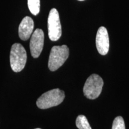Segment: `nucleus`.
Masks as SVG:
<instances>
[{
    "mask_svg": "<svg viewBox=\"0 0 129 129\" xmlns=\"http://www.w3.org/2000/svg\"><path fill=\"white\" fill-rule=\"evenodd\" d=\"M78 1H84V0H78Z\"/></svg>",
    "mask_w": 129,
    "mask_h": 129,
    "instance_id": "12",
    "label": "nucleus"
},
{
    "mask_svg": "<svg viewBox=\"0 0 129 129\" xmlns=\"http://www.w3.org/2000/svg\"><path fill=\"white\" fill-rule=\"evenodd\" d=\"M69 48L66 45L54 46L51 48L48 59V68L55 71L63 64L69 57Z\"/></svg>",
    "mask_w": 129,
    "mask_h": 129,
    "instance_id": "2",
    "label": "nucleus"
},
{
    "mask_svg": "<svg viewBox=\"0 0 129 129\" xmlns=\"http://www.w3.org/2000/svg\"><path fill=\"white\" fill-rule=\"evenodd\" d=\"M34 28V23L31 17L26 16L22 19L19 26V35L23 41L28 40L31 36Z\"/></svg>",
    "mask_w": 129,
    "mask_h": 129,
    "instance_id": "8",
    "label": "nucleus"
},
{
    "mask_svg": "<svg viewBox=\"0 0 129 129\" xmlns=\"http://www.w3.org/2000/svg\"><path fill=\"white\" fill-rule=\"evenodd\" d=\"M112 129H125L124 121L122 117L118 116L114 119Z\"/></svg>",
    "mask_w": 129,
    "mask_h": 129,
    "instance_id": "11",
    "label": "nucleus"
},
{
    "mask_svg": "<svg viewBox=\"0 0 129 129\" xmlns=\"http://www.w3.org/2000/svg\"><path fill=\"white\" fill-rule=\"evenodd\" d=\"M48 37L53 41H57L62 35V26L58 11L52 9L50 11L48 17Z\"/></svg>",
    "mask_w": 129,
    "mask_h": 129,
    "instance_id": "5",
    "label": "nucleus"
},
{
    "mask_svg": "<svg viewBox=\"0 0 129 129\" xmlns=\"http://www.w3.org/2000/svg\"><path fill=\"white\" fill-rule=\"evenodd\" d=\"M96 44L98 52L102 55H106L109 51V40L107 29L101 26L98 30L96 38Z\"/></svg>",
    "mask_w": 129,
    "mask_h": 129,
    "instance_id": "7",
    "label": "nucleus"
},
{
    "mask_svg": "<svg viewBox=\"0 0 129 129\" xmlns=\"http://www.w3.org/2000/svg\"><path fill=\"white\" fill-rule=\"evenodd\" d=\"M10 65L15 72H20L25 67L27 60V54L25 48L19 43L13 44L10 56Z\"/></svg>",
    "mask_w": 129,
    "mask_h": 129,
    "instance_id": "3",
    "label": "nucleus"
},
{
    "mask_svg": "<svg viewBox=\"0 0 129 129\" xmlns=\"http://www.w3.org/2000/svg\"><path fill=\"white\" fill-rule=\"evenodd\" d=\"M103 85L102 78L97 74H92L87 78L84 85V94L89 99H96L101 94Z\"/></svg>",
    "mask_w": 129,
    "mask_h": 129,
    "instance_id": "4",
    "label": "nucleus"
},
{
    "mask_svg": "<svg viewBox=\"0 0 129 129\" xmlns=\"http://www.w3.org/2000/svg\"><path fill=\"white\" fill-rule=\"evenodd\" d=\"M44 34L41 29H37L32 34L30 40V50L34 58L38 57L44 46Z\"/></svg>",
    "mask_w": 129,
    "mask_h": 129,
    "instance_id": "6",
    "label": "nucleus"
},
{
    "mask_svg": "<svg viewBox=\"0 0 129 129\" xmlns=\"http://www.w3.org/2000/svg\"><path fill=\"white\" fill-rule=\"evenodd\" d=\"M28 6L30 13L36 16L40 10V0H28Z\"/></svg>",
    "mask_w": 129,
    "mask_h": 129,
    "instance_id": "10",
    "label": "nucleus"
},
{
    "mask_svg": "<svg viewBox=\"0 0 129 129\" xmlns=\"http://www.w3.org/2000/svg\"><path fill=\"white\" fill-rule=\"evenodd\" d=\"M76 125L79 129H91L89 122L84 115H80L76 119Z\"/></svg>",
    "mask_w": 129,
    "mask_h": 129,
    "instance_id": "9",
    "label": "nucleus"
},
{
    "mask_svg": "<svg viewBox=\"0 0 129 129\" xmlns=\"http://www.w3.org/2000/svg\"><path fill=\"white\" fill-rule=\"evenodd\" d=\"M64 93L63 90L55 88L43 94L37 101V105L42 109L60 105L64 99Z\"/></svg>",
    "mask_w": 129,
    "mask_h": 129,
    "instance_id": "1",
    "label": "nucleus"
},
{
    "mask_svg": "<svg viewBox=\"0 0 129 129\" xmlns=\"http://www.w3.org/2000/svg\"><path fill=\"white\" fill-rule=\"evenodd\" d=\"M35 129H41V128H35Z\"/></svg>",
    "mask_w": 129,
    "mask_h": 129,
    "instance_id": "13",
    "label": "nucleus"
}]
</instances>
